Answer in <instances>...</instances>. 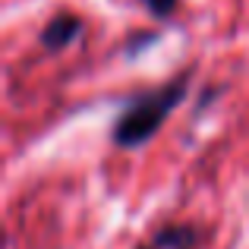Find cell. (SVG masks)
I'll list each match as a JSON object with an SVG mask.
<instances>
[{
	"label": "cell",
	"instance_id": "7a4b0ae2",
	"mask_svg": "<svg viewBox=\"0 0 249 249\" xmlns=\"http://www.w3.org/2000/svg\"><path fill=\"white\" fill-rule=\"evenodd\" d=\"M79 35H82V19L73 16V13H60V16H54L41 29L38 41H41L44 51H54V54H57V51H63L67 44H73Z\"/></svg>",
	"mask_w": 249,
	"mask_h": 249
},
{
	"label": "cell",
	"instance_id": "6da1fadb",
	"mask_svg": "<svg viewBox=\"0 0 249 249\" xmlns=\"http://www.w3.org/2000/svg\"><path fill=\"white\" fill-rule=\"evenodd\" d=\"M189 91V73H180L177 79H170L167 85L148 91V95L136 98L133 104L120 110V117L114 120L110 139L117 148H142L152 136H158V129L164 126V120L170 117V110H177L183 104Z\"/></svg>",
	"mask_w": 249,
	"mask_h": 249
},
{
	"label": "cell",
	"instance_id": "8992f818",
	"mask_svg": "<svg viewBox=\"0 0 249 249\" xmlns=\"http://www.w3.org/2000/svg\"><path fill=\"white\" fill-rule=\"evenodd\" d=\"M139 249H158V246H155V243H145V246H139Z\"/></svg>",
	"mask_w": 249,
	"mask_h": 249
},
{
	"label": "cell",
	"instance_id": "5b68a950",
	"mask_svg": "<svg viewBox=\"0 0 249 249\" xmlns=\"http://www.w3.org/2000/svg\"><path fill=\"white\" fill-rule=\"evenodd\" d=\"M155 41H158V35H152V32H142V35H133V38H129V41H126V54L129 57H136V54H142V51H145V48H142V44H155Z\"/></svg>",
	"mask_w": 249,
	"mask_h": 249
},
{
	"label": "cell",
	"instance_id": "277c9868",
	"mask_svg": "<svg viewBox=\"0 0 249 249\" xmlns=\"http://www.w3.org/2000/svg\"><path fill=\"white\" fill-rule=\"evenodd\" d=\"M145 10L152 13L155 19H167L170 13L177 10V0H145Z\"/></svg>",
	"mask_w": 249,
	"mask_h": 249
},
{
	"label": "cell",
	"instance_id": "3957f363",
	"mask_svg": "<svg viewBox=\"0 0 249 249\" xmlns=\"http://www.w3.org/2000/svg\"><path fill=\"white\" fill-rule=\"evenodd\" d=\"M196 240H199V233L189 224H170V227H161V231L155 233L152 243L158 249H193Z\"/></svg>",
	"mask_w": 249,
	"mask_h": 249
}]
</instances>
